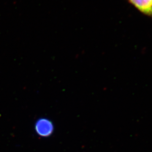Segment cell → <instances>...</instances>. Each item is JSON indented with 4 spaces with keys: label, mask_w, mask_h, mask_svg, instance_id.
Returning <instances> with one entry per match:
<instances>
[{
    "label": "cell",
    "mask_w": 152,
    "mask_h": 152,
    "mask_svg": "<svg viewBox=\"0 0 152 152\" xmlns=\"http://www.w3.org/2000/svg\"><path fill=\"white\" fill-rule=\"evenodd\" d=\"M140 12L152 17V0H128Z\"/></svg>",
    "instance_id": "obj_2"
},
{
    "label": "cell",
    "mask_w": 152,
    "mask_h": 152,
    "mask_svg": "<svg viewBox=\"0 0 152 152\" xmlns=\"http://www.w3.org/2000/svg\"><path fill=\"white\" fill-rule=\"evenodd\" d=\"M36 134L42 137H47L54 131V126L51 121L46 118H41L36 121L35 125Z\"/></svg>",
    "instance_id": "obj_1"
}]
</instances>
